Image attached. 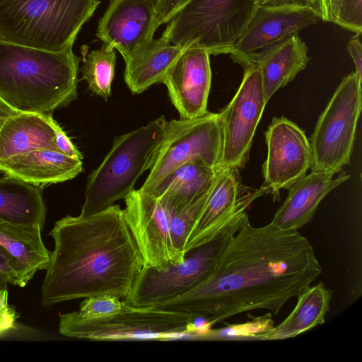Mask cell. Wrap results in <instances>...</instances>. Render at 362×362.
<instances>
[{
	"label": "cell",
	"mask_w": 362,
	"mask_h": 362,
	"mask_svg": "<svg viewBox=\"0 0 362 362\" xmlns=\"http://www.w3.org/2000/svg\"><path fill=\"white\" fill-rule=\"evenodd\" d=\"M322 272L313 247L296 230L245 218L211 273L188 292L156 305L204 319L211 327L257 309L277 315Z\"/></svg>",
	"instance_id": "1"
},
{
	"label": "cell",
	"mask_w": 362,
	"mask_h": 362,
	"mask_svg": "<svg viewBox=\"0 0 362 362\" xmlns=\"http://www.w3.org/2000/svg\"><path fill=\"white\" fill-rule=\"evenodd\" d=\"M54 243L41 288L45 307L98 295L124 299L144 260L118 204L67 215L49 233Z\"/></svg>",
	"instance_id": "2"
},
{
	"label": "cell",
	"mask_w": 362,
	"mask_h": 362,
	"mask_svg": "<svg viewBox=\"0 0 362 362\" xmlns=\"http://www.w3.org/2000/svg\"><path fill=\"white\" fill-rule=\"evenodd\" d=\"M80 58L0 38V97L21 112L52 114L77 98Z\"/></svg>",
	"instance_id": "3"
},
{
	"label": "cell",
	"mask_w": 362,
	"mask_h": 362,
	"mask_svg": "<svg viewBox=\"0 0 362 362\" xmlns=\"http://www.w3.org/2000/svg\"><path fill=\"white\" fill-rule=\"evenodd\" d=\"M168 124L162 115L145 126L115 137L110 151L88 177L81 215L100 211L134 189L137 180L152 167Z\"/></svg>",
	"instance_id": "4"
},
{
	"label": "cell",
	"mask_w": 362,
	"mask_h": 362,
	"mask_svg": "<svg viewBox=\"0 0 362 362\" xmlns=\"http://www.w3.org/2000/svg\"><path fill=\"white\" fill-rule=\"evenodd\" d=\"M100 0H0V38L38 49L73 47Z\"/></svg>",
	"instance_id": "5"
},
{
	"label": "cell",
	"mask_w": 362,
	"mask_h": 362,
	"mask_svg": "<svg viewBox=\"0 0 362 362\" xmlns=\"http://www.w3.org/2000/svg\"><path fill=\"white\" fill-rule=\"evenodd\" d=\"M246 210L235 213L211 238L186 252L182 261L160 269L144 266L131 292L124 299L125 303L134 307H153L196 287L214 269L248 216Z\"/></svg>",
	"instance_id": "6"
},
{
	"label": "cell",
	"mask_w": 362,
	"mask_h": 362,
	"mask_svg": "<svg viewBox=\"0 0 362 362\" xmlns=\"http://www.w3.org/2000/svg\"><path fill=\"white\" fill-rule=\"evenodd\" d=\"M199 317L156 307L127 305L100 318L86 319L76 311L59 316V330L66 337L94 341L169 340L202 329Z\"/></svg>",
	"instance_id": "7"
},
{
	"label": "cell",
	"mask_w": 362,
	"mask_h": 362,
	"mask_svg": "<svg viewBox=\"0 0 362 362\" xmlns=\"http://www.w3.org/2000/svg\"><path fill=\"white\" fill-rule=\"evenodd\" d=\"M255 8V0H189L168 22L161 37L180 47L195 43L210 55L230 54Z\"/></svg>",
	"instance_id": "8"
},
{
	"label": "cell",
	"mask_w": 362,
	"mask_h": 362,
	"mask_svg": "<svg viewBox=\"0 0 362 362\" xmlns=\"http://www.w3.org/2000/svg\"><path fill=\"white\" fill-rule=\"evenodd\" d=\"M361 78L345 76L320 115L311 136V171L334 175L350 163L362 107Z\"/></svg>",
	"instance_id": "9"
},
{
	"label": "cell",
	"mask_w": 362,
	"mask_h": 362,
	"mask_svg": "<svg viewBox=\"0 0 362 362\" xmlns=\"http://www.w3.org/2000/svg\"><path fill=\"white\" fill-rule=\"evenodd\" d=\"M222 129L218 113L168 121L165 138L140 190L147 192L180 166L202 162L217 168L221 160Z\"/></svg>",
	"instance_id": "10"
},
{
	"label": "cell",
	"mask_w": 362,
	"mask_h": 362,
	"mask_svg": "<svg viewBox=\"0 0 362 362\" xmlns=\"http://www.w3.org/2000/svg\"><path fill=\"white\" fill-rule=\"evenodd\" d=\"M243 69V77L238 90L230 103L218 112L222 148L217 168L238 169L245 165L267 104L257 64H247Z\"/></svg>",
	"instance_id": "11"
},
{
	"label": "cell",
	"mask_w": 362,
	"mask_h": 362,
	"mask_svg": "<svg viewBox=\"0 0 362 362\" xmlns=\"http://www.w3.org/2000/svg\"><path fill=\"white\" fill-rule=\"evenodd\" d=\"M320 20L318 7L310 4L281 3L257 6L229 55L244 67L262 50Z\"/></svg>",
	"instance_id": "12"
},
{
	"label": "cell",
	"mask_w": 362,
	"mask_h": 362,
	"mask_svg": "<svg viewBox=\"0 0 362 362\" xmlns=\"http://www.w3.org/2000/svg\"><path fill=\"white\" fill-rule=\"evenodd\" d=\"M264 135L267 156L262 186L276 200L281 189H288L311 168L312 149L304 131L284 116L274 117Z\"/></svg>",
	"instance_id": "13"
},
{
	"label": "cell",
	"mask_w": 362,
	"mask_h": 362,
	"mask_svg": "<svg viewBox=\"0 0 362 362\" xmlns=\"http://www.w3.org/2000/svg\"><path fill=\"white\" fill-rule=\"evenodd\" d=\"M124 200V216L144 266L160 269L182 261L185 257L173 245L170 214L161 202L139 189H134Z\"/></svg>",
	"instance_id": "14"
},
{
	"label": "cell",
	"mask_w": 362,
	"mask_h": 362,
	"mask_svg": "<svg viewBox=\"0 0 362 362\" xmlns=\"http://www.w3.org/2000/svg\"><path fill=\"white\" fill-rule=\"evenodd\" d=\"M264 194L267 191L262 186L255 189L244 187L238 168H217L204 206L186 240L185 255L211 238L233 215L247 209Z\"/></svg>",
	"instance_id": "15"
},
{
	"label": "cell",
	"mask_w": 362,
	"mask_h": 362,
	"mask_svg": "<svg viewBox=\"0 0 362 362\" xmlns=\"http://www.w3.org/2000/svg\"><path fill=\"white\" fill-rule=\"evenodd\" d=\"M209 57L195 43L186 46L162 81L180 119L197 117L208 112L211 83Z\"/></svg>",
	"instance_id": "16"
},
{
	"label": "cell",
	"mask_w": 362,
	"mask_h": 362,
	"mask_svg": "<svg viewBox=\"0 0 362 362\" xmlns=\"http://www.w3.org/2000/svg\"><path fill=\"white\" fill-rule=\"evenodd\" d=\"M154 20L155 4L150 0H110L96 36L124 57L153 37Z\"/></svg>",
	"instance_id": "17"
},
{
	"label": "cell",
	"mask_w": 362,
	"mask_h": 362,
	"mask_svg": "<svg viewBox=\"0 0 362 362\" xmlns=\"http://www.w3.org/2000/svg\"><path fill=\"white\" fill-rule=\"evenodd\" d=\"M338 174L333 178L331 173L311 171L297 180L270 223L284 230L301 228L313 219L322 199L350 177L342 170Z\"/></svg>",
	"instance_id": "18"
},
{
	"label": "cell",
	"mask_w": 362,
	"mask_h": 362,
	"mask_svg": "<svg viewBox=\"0 0 362 362\" xmlns=\"http://www.w3.org/2000/svg\"><path fill=\"white\" fill-rule=\"evenodd\" d=\"M82 170V160L51 149L33 151L0 161V171L5 176L40 188L71 180Z\"/></svg>",
	"instance_id": "19"
},
{
	"label": "cell",
	"mask_w": 362,
	"mask_h": 362,
	"mask_svg": "<svg viewBox=\"0 0 362 362\" xmlns=\"http://www.w3.org/2000/svg\"><path fill=\"white\" fill-rule=\"evenodd\" d=\"M308 49L298 34H294L258 53L257 64L267 103L281 88L286 86L304 70L310 60Z\"/></svg>",
	"instance_id": "20"
},
{
	"label": "cell",
	"mask_w": 362,
	"mask_h": 362,
	"mask_svg": "<svg viewBox=\"0 0 362 362\" xmlns=\"http://www.w3.org/2000/svg\"><path fill=\"white\" fill-rule=\"evenodd\" d=\"M185 47L173 45L163 37H153L122 57L124 78L129 89L140 94L152 85L162 83Z\"/></svg>",
	"instance_id": "21"
},
{
	"label": "cell",
	"mask_w": 362,
	"mask_h": 362,
	"mask_svg": "<svg viewBox=\"0 0 362 362\" xmlns=\"http://www.w3.org/2000/svg\"><path fill=\"white\" fill-rule=\"evenodd\" d=\"M216 173L217 168L204 163H187L166 175L146 193L158 199L170 215L178 214L211 187Z\"/></svg>",
	"instance_id": "22"
},
{
	"label": "cell",
	"mask_w": 362,
	"mask_h": 362,
	"mask_svg": "<svg viewBox=\"0 0 362 362\" xmlns=\"http://www.w3.org/2000/svg\"><path fill=\"white\" fill-rule=\"evenodd\" d=\"M57 150L53 129L46 115L19 112L0 130V161L27 152Z\"/></svg>",
	"instance_id": "23"
},
{
	"label": "cell",
	"mask_w": 362,
	"mask_h": 362,
	"mask_svg": "<svg viewBox=\"0 0 362 362\" xmlns=\"http://www.w3.org/2000/svg\"><path fill=\"white\" fill-rule=\"evenodd\" d=\"M332 298V291L322 282L308 286L297 296L296 307L281 323L252 338L259 340L285 339L323 324Z\"/></svg>",
	"instance_id": "24"
},
{
	"label": "cell",
	"mask_w": 362,
	"mask_h": 362,
	"mask_svg": "<svg viewBox=\"0 0 362 362\" xmlns=\"http://www.w3.org/2000/svg\"><path fill=\"white\" fill-rule=\"evenodd\" d=\"M42 229L0 219V246L18 263L26 285L39 270L46 269L51 251L45 247Z\"/></svg>",
	"instance_id": "25"
},
{
	"label": "cell",
	"mask_w": 362,
	"mask_h": 362,
	"mask_svg": "<svg viewBox=\"0 0 362 362\" xmlns=\"http://www.w3.org/2000/svg\"><path fill=\"white\" fill-rule=\"evenodd\" d=\"M46 211L40 187L11 177L0 178V219L43 230Z\"/></svg>",
	"instance_id": "26"
},
{
	"label": "cell",
	"mask_w": 362,
	"mask_h": 362,
	"mask_svg": "<svg viewBox=\"0 0 362 362\" xmlns=\"http://www.w3.org/2000/svg\"><path fill=\"white\" fill-rule=\"evenodd\" d=\"M88 49L82 48L81 79L86 81L92 93L106 100L111 95L117 58L115 49L105 45L89 52Z\"/></svg>",
	"instance_id": "27"
},
{
	"label": "cell",
	"mask_w": 362,
	"mask_h": 362,
	"mask_svg": "<svg viewBox=\"0 0 362 362\" xmlns=\"http://www.w3.org/2000/svg\"><path fill=\"white\" fill-rule=\"evenodd\" d=\"M211 189L181 212L170 215L172 243L175 250L183 257L185 255L184 249L186 240L204 206Z\"/></svg>",
	"instance_id": "28"
},
{
	"label": "cell",
	"mask_w": 362,
	"mask_h": 362,
	"mask_svg": "<svg viewBox=\"0 0 362 362\" xmlns=\"http://www.w3.org/2000/svg\"><path fill=\"white\" fill-rule=\"evenodd\" d=\"M121 298L112 295H98L84 298L79 310L76 311L81 317L96 319L117 313L127 307Z\"/></svg>",
	"instance_id": "29"
},
{
	"label": "cell",
	"mask_w": 362,
	"mask_h": 362,
	"mask_svg": "<svg viewBox=\"0 0 362 362\" xmlns=\"http://www.w3.org/2000/svg\"><path fill=\"white\" fill-rule=\"evenodd\" d=\"M335 24L361 35L362 0H342Z\"/></svg>",
	"instance_id": "30"
},
{
	"label": "cell",
	"mask_w": 362,
	"mask_h": 362,
	"mask_svg": "<svg viewBox=\"0 0 362 362\" xmlns=\"http://www.w3.org/2000/svg\"><path fill=\"white\" fill-rule=\"evenodd\" d=\"M8 284L25 286L18 263L0 246V289L7 288Z\"/></svg>",
	"instance_id": "31"
},
{
	"label": "cell",
	"mask_w": 362,
	"mask_h": 362,
	"mask_svg": "<svg viewBox=\"0 0 362 362\" xmlns=\"http://www.w3.org/2000/svg\"><path fill=\"white\" fill-rule=\"evenodd\" d=\"M46 117L53 129L54 141L57 150L66 156L82 160L83 155L78 150L59 124L52 117V114L46 115Z\"/></svg>",
	"instance_id": "32"
},
{
	"label": "cell",
	"mask_w": 362,
	"mask_h": 362,
	"mask_svg": "<svg viewBox=\"0 0 362 362\" xmlns=\"http://www.w3.org/2000/svg\"><path fill=\"white\" fill-rule=\"evenodd\" d=\"M189 0H158L155 4L154 26L158 28L168 22L188 2Z\"/></svg>",
	"instance_id": "33"
},
{
	"label": "cell",
	"mask_w": 362,
	"mask_h": 362,
	"mask_svg": "<svg viewBox=\"0 0 362 362\" xmlns=\"http://www.w3.org/2000/svg\"><path fill=\"white\" fill-rule=\"evenodd\" d=\"M17 314L8 303L7 288L0 289V337L16 328Z\"/></svg>",
	"instance_id": "34"
},
{
	"label": "cell",
	"mask_w": 362,
	"mask_h": 362,
	"mask_svg": "<svg viewBox=\"0 0 362 362\" xmlns=\"http://www.w3.org/2000/svg\"><path fill=\"white\" fill-rule=\"evenodd\" d=\"M361 34H355L347 43V51L355 65V72L362 78V44Z\"/></svg>",
	"instance_id": "35"
},
{
	"label": "cell",
	"mask_w": 362,
	"mask_h": 362,
	"mask_svg": "<svg viewBox=\"0 0 362 362\" xmlns=\"http://www.w3.org/2000/svg\"><path fill=\"white\" fill-rule=\"evenodd\" d=\"M342 0H319L318 8L321 20L325 22L336 23Z\"/></svg>",
	"instance_id": "36"
},
{
	"label": "cell",
	"mask_w": 362,
	"mask_h": 362,
	"mask_svg": "<svg viewBox=\"0 0 362 362\" xmlns=\"http://www.w3.org/2000/svg\"><path fill=\"white\" fill-rule=\"evenodd\" d=\"M21 112L15 110L0 97V130L4 123L11 117Z\"/></svg>",
	"instance_id": "37"
},
{
	"label": "cell",
	"mask_w": 362,
	"mask_h": 362,
	"mask_svg": "<svg viewBox=\"0 0 362 362\" xmlns=\"http://www.w3.org/2000/svg\"><path fill=\"white\" fill-rule=\"evenodd\" d=\"M281 3H300L310 4L318 7L319 0H255V8L262 5H269Z\"/></svg>",
	"instance_id": "38"
},
{
	"label": "cell",
	"mask_w": 362,
	"mask_h": 362,
	"mask_svg": "<svg viewBox=\"0 0 362 362\" xmlns=\"http://www.w3.org/2000/svg\"><path fill=\"white\" fill-rule=\"evenodd\" d=\"M150 1H153V2L156 4V3L158 0H150Z\"/></svg>",
	"instance_id": "39"
},
{
	"label": "cell",
	"mask_w": 362,
	"mask_h": 362,
	"mask_svg": "<svg viewBox=\"0 0 362 362\" xmlns=\"http://www.w3.org/2000/svg\"></svg>",
	"instance_id": "40"
},
{
	"label": "cell",
	"mask_w": 362,
	"mask_h": 362,
	"mask_svg": "<svg viewBox=\"0 0 362 362\" xmlns=\"http://www.w3.org/2000/svg\"></svg>",
	"instance_id": "41"
}]
</instances>
